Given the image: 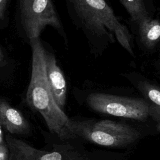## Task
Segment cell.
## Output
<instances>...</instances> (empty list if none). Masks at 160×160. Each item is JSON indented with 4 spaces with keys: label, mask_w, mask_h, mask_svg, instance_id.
I'll use <instances>...</instances> for the list:
<instances>
[{
    "label": "cell",
    "mask_w": 160,
    "mask_h": 160,
    "mask_svg": "<svg viewBox=\"0 0 160 160\" xmlns=\"http://www.w3.org/2000/svg\"><path fill=\"white\" fill-rule=\"evenodd\" d=\"M80 27L92 42L117 41L134 56L133 40L128 28L119 21L105 0H69Z\"/></svg>",
    "instance_id": "6da1fadb"
},
{
    "label": "cell",
    "mask_w": 160,
    "mask_h": 160,
    "mask_svg": "<svg viewBox=\"0 0 160 160\" xmlns=\"http://www.w3.org/2000/svg\"><path fill=\"white\" fill-rule=\"evenodd\" d=\"M140 136L132 126L108 119L96 121L71 119L65 139L81 137L95 144L119 147L134 142Z\"/></svg>",
    "instance_id": "7a4b0ae2"
},
{
    "label": "cell",
    "mask_w": 160,
    "mask_h": 160,
    "mask_svg": "<svg viewBox=\"0 0 160 160\" xmlns=\"http://www.w3.org/2000/svg\"><path fill=\"white\" fill-rule=\"evenodd\" d=\"M88 106L102 114L144 121L149 117V106L144 99L94 92L86 99Z\"/></svg>",
    "instance_id": "3957f363"
},
{
    "label": "cell",
    "mask_w": 160,
    "mask_h": 160,
    "mask_svg": "<svg viewBox=\"0 0 160 160\" xmlns=\"http://www.w3.org/2000/svg\"><path fill=\"white\" fill-rule=\"evenodd\" d=\"M21 11L22 23L30 41L38 39L48 25L61 28L51 0H21Z\"/></svg>",
    "instance_id": "277c9868"
},
{
    "label": "cell",
    "mask_w": 160,
    "mask_h": 160,
    "mask_svg": "<svg viewBox=\"0 0 160 160\" xmlns=\"http://www.w3.org/2000/svg\"><path fill=\"white\" fill-rule=\"evenodd\" d=\"M6 142L8 160H89L86 156L72 150L42 151L9 135L6 136Z\"/></svg>",
    "instance_id": "5b68a950"
},
{
    "label": "cell",
    "mask_w": 160,
    "mask_h": 160,
    "mask_svg": "<svg viewBox=\"0 0 160 160\" xmlns=\"http://www.w3.org/2000/svg\"><path fill=\"white\" fill-rule=\"evenodd\" d=\"M44 61L48 81L52 96L60 109L63 111L66 99V82L54 55L45 50Z\"/></svg>",
    "instance_id": "8992f818"
},
{
    "label": "cell",
    "mask_w": 160,
    "mask_h": 160,
    "mask_svg": "<svg viewBox=\"0 0 160 160\" xmlns=\"http://www.w3.org/2000/svg\"><path fill=\"white\" fill-rule=\"evenodd\" d=\"M0 126L11 134H26L29 125L20 111L0 99Z\"/></svg>",
    "instance_id": "52a82bcc"
},
{
    "label": "cell",
    "mask_w": 160,
    "mask_h": 160,
    "mask_svg": "<svg viewBox=\"0 0 160 160\" xmlns=\"http://www.w3.org/2000/svg\"><path fill=\"white\" fill-rule=\"evenodd\" d=\"M137 88L148 104L149 116L160 122V86L145 80L139 81Z\"/></svg>",
    "instance_id": "ba28073f"
},
{
    "label": "cell",
    "mask_w": 160,
    "mask_h": 160,
    "mask_svg": "<svg viewBox=\"0 0 160 160\" xmlns=\"http://www.w3.org/2000/svg\"><path fill=\"white\" fill-rule=\"evenodd\" d=\"M139 34L142 44L148 49H152L160 41V21L147 16L138 22Z\"/></svg>",
    "instance_id": "9c48e42d"
},
{
    "label": "cell",
    "mask_w": 160,
    "mask_h": 160,
    "mask_svg": "<svg viewBox=\"0 0 160 160\" xmlns=\"http://www.w3.org/2000/svg\"><path fill=\"white\" fill-rule=\"evenodd\" d=\"M132 21L138 23L142 18L148 16L144 0H119Z\"/></svg>",
    "instance_id": "30bf717a"
},
{
    "label": "cell",
    "mask_w": 160,
    "mask_h": 160,
    "mask_svg": "<svg viewBox=\"0 0 160 160\" xmlns=\"http://www.w3.org/2000/svg\"><path fill=\"white\" fill-rule=\"evenodd\" d=\"M9 150L6 144L2 142L0 144V160H8Z\"/></svg>",
    "instance_id": "8fae6325"
},
{
    "label": "cell",
    "mask_w": 160,
    "mask_h": 160,
    "mask_svg": "<svg viewBox=\"0 0 160 160\" xmlns=\"http://www.w3.org/2000/svg\"><path fill=\"white\" fill-rule=\"evenodd\" d=\"M8 0H0V19H3Z\"/></svg>",
    "instance_id": "7c38bea8"
},
{
    "label": "cell",
    "mask_w": 160,
    "mask_h": 160,
    "mask_svg": "<svg viewBox=\"0 0 160 160\" xmlns=\"http://www.w3.org/2000/svg\"><path fill=\"white\" fill-rule=\"evenodd\" d=\"M4 61V55L2 54V52L1 51V49H0V64L3 62Z\"/></svg>",
    "instance_id": "4fadbf2b"
},
{
    "label": "cell",
    "mask_w": 160,
    "mask_h": 160,
    "mask_svg": "<svg viewBox=\"0 0 160 160\" xmlns=\"http://www.w3.org/2000/svg\"><path fill=\"white\" fill-rule=\"evenodd\" d=\"M4 142L3 141V134H2V130L0 128V144Z\"/></svg>",
    "instance_id": "5bb4252c"
},
{
    "label": "cell",
    "mask_w": 160,
    "mask_h": 160,
    "mask_svg": "<svg viewBox=\"0 0 160 160\" xmlns=\"http://www.w3.org/2000/svg\"><path fill=\"white\" fill-rule=\"evenodd\" d=\"M156 129H157V131L158 132H160V122L157 124V125H156Z\"/></svg>",
    "instance_id": "9a60e30c"
},
{
    "label": "cell",
    "mask_w": 160,
    "mask_h": 160,
    "mask_svg": "<svg viewBox=\"0 0 160 160\" xmlns=\"http://www.w3.org/2000/svg\"><path fill=\"white\" fill-rule=\"evenodd\" d=\"M159 68H160V62H159Z\"/></svg>",
    "instance_id": "2e32d148"
}]
</instances>
